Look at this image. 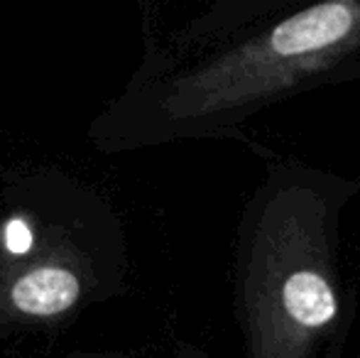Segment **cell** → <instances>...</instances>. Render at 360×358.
Masks as SVG:
<instances>
[{"label":"cell","instance_id":"cell-2","mask_svg":"<svg viewBox=\"0 0 360 358\" xmlns=\"http://www.w3.org/2000/svg\"><path fill=\"white\" fill-rule=\"evenodd\" d=\"M79 297V280L69 270L39 268L20 277L13 287V302L25 314L49 317L69 309Z\"/></svg>","mask_w":360,"mask_h":358},{"label":"cell","instance_id":"cell-1","mask_svg":"<svg viewBox=\"0 0 360 358\" xmlns=\"http://www.w3.org/2000/svg\"><path fill=\"white\" fill-rule=\"evenodd\" d=\"M360 181L267 155L236 238V317L245 358H346L360 302L343 216Z\"/></svg>","mask_w":360,"mask_h":358},{"label":"cell","instance_id":"cell-4","mask_svg":"<svg viewBox=\"0 0 360 358\" xmlns=\"http://www.w3.org/2000/svg\"><path fill=\"white\" fill-rule=\"evenodd\" d=\"M353 358H360V351H358V354H356V356H353Z\"/></svg>","mask_w":360,"mask_h":358},{"label":"cell","instance_id":"cell-3","mask_svg":"<svg viewBox=\"0 0 360 358\" xmlns=\"http://www.w3.org/2000/svg\"><path fill=\"white\" fill-rule=\"evenodd\" d=\"M5 245L15 255L30 250V245H32V231H30V226L22 219L8 221V226H5Z\"/></svg>","mask_w":360,"mask_h":358}]
</instances>
